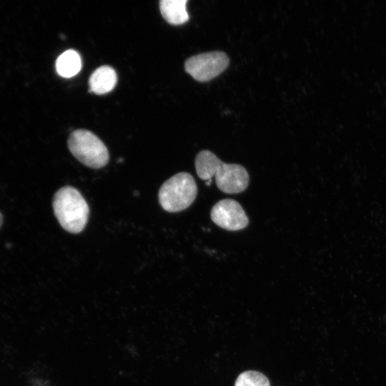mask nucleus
Masks as SVG:
<instances>
[{
	"instance_id": "obj_4",
	"label": "nucleus",
	"mask_w": 386,
	"mask_h": 386,
	"mask_svg": "<svg viewBox=\"0 0 386 386\" xmlns=\"http://www.w3.org/2000/svg\"><path fill=\"white\" fill-rule=\"evenodd\" d=\"M67 144L73 156L88 167L99 169L109 162L107 148L99 137L89 130H74L69 135Z\"/></svg>"
},
{
	"instance_id": "obj_3",
	"label": "nucleus",
	"mask_w": 386,
	"mask_h": 386,
	"mask_svg": "<svg viewBox=\"0 0 386 386\" xmlns=\"http://www.w3.org/2000/svg\"><path fill=\"white\" fill-rule=\"evenodd\" d=\"M197 194L194 177L187 172H179L167 179L159 189V202L169 212H177L188 208Z\"/></svg>"
},
{
	"instance_id": "obj_9",
	"label": "nucleus",
	"mask_w": 386,
	"mask_h": 386,
	"mask_svg": "<svg viewBox=\"0 0 386 386\" xmlns=\"http://www.w3.org/2000/svg\"><path fill=\"white\" fill-rule=\"evenodd\" d=\"M81 68V56L77 51L73 49L65 51L56 61V71L62 77H72L79 73Z\"/></svg>"
},
{
	"instance_id": "obj_8",
	"label": "nucleus",
	"mask_w": 386,
	"mask_h": 386,
	"mask_svg": "<svg viewBox=\"0 0 386 386\" xmlns=\"http://www.w3.org/2000/svg\"><path fill=\"white\" fill-rule=\"evenodd\" d=\"M187 0H162L159 9L163 18L170 24L180 25L189 20Z\"/></svg>"
},
{
	"instance_id": "obj_7",
	"label": "nucleus",
	"mask_w": 386,
	"mask_h": 386,
	"mask_svg": "<svg viewBox=\"0 0 386 386\" xmlns=\"http://www.w3.org/2000/svg\"><path fill=\"white\" fill-rule=\"evenodd\" d=\"M117 76L114 69L109 66L97 68L89 79V91L96 94H104L116 86Z\"/></svg>"
},
{
	"instance_id": "obj_10",
	"label": "nucleus",
	"mask_w": 386,
	"mask_h": 386,
	"mask_svg": "<svg viewBox=\"0 0 386 386\" xmlns=\"http://www.w3.org/2000/svg\"><path fill=\"white\" fill-rule=\"evenodd\" d=\"M234 386H270L268 378L262 373L248 370L242 372L237 378Z\"/></svg>"
},
{
	"instance_id": "obj_5",
	"label": "nucleus",
	"mask_w": 386,
	"mask_h": 386,
	"mask_svg": "<svg viewBox=\"0 0 386 386\" xmlns=\"http://www.w3.org/2000/svg\"><path fill=\"white\" fill-rule=\"evenodd\" d=\"M229 64V57L224 52L215 51L189 57L184 63V69L195 80L204 82L222 73Z\"/></svg>"
},
{
	"instance_id": "obj_6",
	"label": "nucleus",
	"mask_w": 386,
	"mask_h": 386,
	"mask_svg": "<svg viewBox=\"0 0 386 386\" xmlns=\"http://www.w3.org/2000/svg\"><path fill=\"white\" fill-rule=\"evenodd\" d=\"M210 217L214 224L229 231L242 229L249 223L248 217L242 206L232 199L217 202L211 209Z\"/></svg>"
},
{
	"instance_id": "obj_1",
	"label": "nucleus",
	"mask_w": 386,
	"mask_h": 386,
	"mask_svg": "<svg viewBox=\"0 0 386 386\" xmlns=\"http://www.w3.org/2000/svg\"><path fill=\"white\" fill-rule=\"evenodd\" d=\"M195 169L201 179L207 181L214 177L217 187L227 194L240 193L249 184V174L243 166L224 163L209 150L197 154Z\"/></svg>"
},
{
	"instance_id": "obj_2",
	"label": "nucleus",
	"mask_w": 386,
	"mask_h": 386,
	"mask_svg": "<svg viewBox=\"0 0 386 386\" xmlns=\"http://www.w3.org/2000/svg\"><path fill=\"white\" fill-rule=\"evenodd\" d=\"M52 205L54 215L66 231L76 234L84 229L89 208L76 189L70 186L59 189L54 196Z\"/></svg>"
},
{
	"instance_id": "obj_11",
	"label": "nucleus",
	"mask_w": 386,
	"mask_h": 386,
	"mask_svg": "<svg viewBox=\"0 0 386 386\" xmlns=\"http://www.w3.org/2000/svg\"><path fill=\"white\" fill-rule=\"evenodd\" d=\"M2 222H3V217H2V214L0 213V227L2 224Z\"/></svg>"
}]
</instances>
